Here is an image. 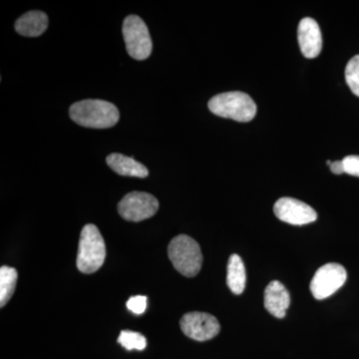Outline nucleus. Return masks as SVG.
<instances>
[{"label":"nucleus","mask_w":359,"mask_h":359,"mask_svg":"<svg viewBox=\"0 0 359 359\" xmlns=\"http://www.w3.org/2000/svg\"><path fill=\"white\" fill-rule=\"evenodd\" d=\"M48 27V16L42 11H33L23 14L15 22V30L26 37H39Z\"/></svg>","instance_id":"13"},{"label":"nucleus","mask_w":359,"mask_h":359,"mask_svg":"<svg viewBox=\"0 0 359 359\" xmlns=\"http://www.w3.org/2000/svg\"><path fill=\"white\" fill-rule=\"evenodd\" d=\"M159 209V202L154 196L145 192L127 194L118 204V212L129 222H141L152 218Z\"/></svg>","instance_id":"6"},{"label":"nucleus","mask_w":359,"mask_h":359,"mask_svg":"<svg viewBox=\"0 0 359 359\" xmlns=\"http://www.w3.org/2000/svg\"><path fill=\"white\" fill-rule=\"evenodd\" d=\"M297 39L304 57L313 59L320 55L323 49V35L316 20L309 18L302 20L297 29Z\"/></svg>","instance_id":"10"},{"label":"nucleus","mask_w":359,"mask_h":359,"mask_svg":"<svg viewBox=\"0 0 359 359\" xmlns=\"http://www.w3.org/2000/svg\"><path fill=\"white\" fill-rule=\"evenodd\" d=\"M106 245L95 224H88L82 229L78 245L77 268L81 273H93L103 266Z\"/></svg>","instance_id":"3"},{"label":"nucleus","mask_w":359,"mask_h":359,"mask_svg":"<svg viewBox=\"0 0 359 359\" xmlns=\"http://www.w3.org/2000/svg\"><path fill=\"white\" fill-rule=\"evenodd\" d=\"M69 115L80 126L94 129L111 128L120 119L119 110L114 104L97 99H87L73 104Z\"/></svg>","instance_id":"1"},{"label":"nucleus","mask_w":359,"mask_h":359,"mask_svg":"<svg viewBox=\"0 0 359 359\" xmlns=\"http://www.w3.org/2000/svg\"><path fill=\"white\" fill-rule=\"evenodd\" d=\"M18 273L14 268L4 266L0 269V306L4 308L15 290Z\"/></svg>","instance_id":"15"},{"label":"nucleus","mask_w":359,"mask_h":359,"mask_svg":"<svg viewBox=\"0 0 359 359\" xmlns=\"http://www.w3.org/2000/svg\"><path fill=\"white\" fill-rule=\"evenodd\" d=\"M168 255L175 269L188 278L197 276L202 269V250L199 244L189 236L175 237L168 247Z\"/></svg>","instance_id":"4"},{"label":"nucleus","mask_w":359,"mask_h":359,"mask_svg":"<svg viewBox=\"0 0 359 359\" xmlns=\"http://www.w3.org/2000/svg\"><path fill=\"white\" fill-rule=\"evenodd\" d=\"M290 304L289 290L278 280L269 283L264 290V308L275 318H283Z\"/></svg>","instance_id":"11"},{"label":"nucleus","mask_w":359,"mask_h":359,"mask_svg":"<svg viewBox=\"0 0 359 359\" xmlns=\"http://www.w3.org/2000/svg\"><path fill=\"white\" fill-rule=\"evenodd\" d=\"M209 109L219 117L238 122H250L257 114V105L252 97L240 91L224 92L212 97Z\"/></svg>","instance_id":"2"},{"label":"nucleus","mask_w":359,"mask_h":359,"mask_svg":"<svg viewBox=\"0 0 359 359\" xmlns=\"http://www.w3.org/2000/svg\"><path fill=\"white\" fill-rule=\"evenodd\" d=\"M123 37L129 55L145 60L153 50L152 39L146 23L137 15H129L123 22Z\"/></svg>","instance_id":"5"},{"label":"nucleus","mask_w":359,"mask_h":359,"mask_svg":"<svg viewBox=\"0 0 359 359\" xmlns=\"http://www.w3.org/2000/svg\"><path fill=\"white\" fill-rule=\"evenodd\" d=\"M342 163H344V173L351 175V176L359 177V156H346L342 160Z\"/></svg>","instance_id":"19"},{"label":"nucleus","mask_w":359,"mask_h":359,"mask_svg":"<svg viewBox=\"0 0 359 359\" xmlns=\"http://www.w3.org/2000/svg\"><path fill=\"white\" fill-rule=\"evenodd\" d=\"M328 166L330 167V170H332V173L335 175H340L344 173V163L341 161H334V162L330 163Z\"/></svg>","instance_id":"20"},{"label":"nucleus","mask_w":359,"mask_h":359,"mask_svg":"<svg viewBox=\"0 0 359 359\" xmlns=\"http://www.w3.org/2000/svg\"><path fill=\"white\" fill-rule=\"evenodd\" d=\"M346 80L354 95L359 97V55L354 56L347 63Z\"/></svg>","instance_id":"17"},{"label":"nucleus","mask_w":359,"mask_h":359,"mask_svg":"<svg viewBox=\"0 0 359 359\" xmlns=\"http://www.w3.org/2000/svg\"><path fill=\"white\" fill-rule=\"evenodd\" d=\"M273 212L276 218L294 226L313 223L318 219V214L311 205L292 198L285 197L276 201Z\"/></svg>","instance_id":"9"},{"label":"nucleus","mask_w":359,"mask_h":359,"mask_svg":"<svg viewBox=\"0 0 359 359\" xmlns=\"http://www.w3.org/2000/svg\"><path fill=\"white\" fill-rule=\"evenodd\" d=\"M118 342L127 351H144L147 346V339L139 332L123 330L118 337Z\"/></svg>","instance_id":"16"},{"label":"nucleus","mask_w":359,"mask_h":359,"mask_svg":"<svg viewBox=\"0 0 359 359\" xmlns=\"http://www.w3.org/2000/svg\"><path fill=\"white\" fill-rule=\"evenodd\" d=\"M347 278L346 269L339 264H325L318 269L311 283L314 299H325L344 285Z\"/></svg>","instance_id":"7"},{"label":"nucleus","mask_w":359,"mask_h":359,"mask_svg":"<svg viewBox=\"0 0 359 359\" xmlns=\"http://www.w3.org/2000/svg\"><path fill=\"white\" fill-rule=\"evenodd\" d=\"M182 332L197 341H207L219 334L221 325L214 316L205 313H189L180 321Z\"/></svg>","instance_id":"8"},{"label":"nucleus","mask_w":359,"mask_h":359,"mask_svg":"<svg viewBox=\"0 0 359 359\" xmlns=\"http://www.w3.org/2000/svg\"><path fill=\"white\" fill-rule=\"evenodd\" d=\"M108 166L121 176L136 177V178H147L149 171L147 168L140 162L127 156L113 153L106 158Z\"/></svg>","instance_id":"12"},{"label":"nucleus","mask_w":359,"mask_h":359,"mask_svg":"<svg viewBox=\"0 0 359 359\" xmlns=\"http://www.w3.org/2000/svg\"><path fill=\"white\" fill-rule=\"evenodd\" d=\"M147 297L145 295H135V297H130L127 302L126 306L130 311L134 314H143L147 309Z\"/></svg>","instance_id":"18"},{"label":"nucleus","mask_w":359,"mask_h":359,"mask_svg":"<svg viewBox=\"0 0 359 359\" xmlns=\"http://www.w3.org/2000/svg\"><path fill=\"white\" fill-rule=\"evenodd\" d=\"M247 275L245 264L238 255H231L229 259L226 283L229 289L235 294H241L245 289Z\"/></svg>","instance_id":"14"}]
</instances>
